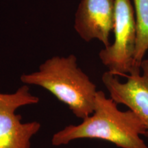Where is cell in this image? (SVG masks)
Returning <instances> with one entry per match:
<instances>
[{
    "mask_svg": "<svg viewBox=\"0 0 148 148\" xmlns=\"http://www.w3.org/2000/svg\"><path fill=\"white\" fill-rule=\"evenodd\" d=\"M39 98L32 95L26 84L12 93L0 92V148H30L31 140L41 125L34 121L23 123L18 108L37 104Z\"/></svg>",
    "mask_w": 148,
    "mask_h": 148,
    "instance_id": "obj_4",
    "label": "cell"
},
{
    "mask_svg": "<svg viewBox=\"0 0 148 148\" xmlns=\"http://www.w3.org/2000/svg\"><path fill=\"white\" fill-rule=\"evenodd\" d=\"M20 79L48 90L79 119H86L93 112L96 86L77 66L75 56H53L40 64L38 71L23 74Z\"/></svg>",
    "mask_w": 148,
    "mask_h": 148,
    "instance_id": "obj_2",
    "label": "cell"
},
{
    "mask_svg": "<svg viewBox=\"0 0 148 148\" xmlns=\"http://www.w3.org/2000/svg\"><path fill=\"white\" fill-rule=\"evenodd\" d=\"M126 82H120L118 76L108 71L101 77L110 98L117 103L126 106L140 118L147 129L148 136V60H143L140 69L128 75Z\"/></svg>",
    "mask_w": 148,
    "mask_h": 148,
    "instance_id": "obj_5",
    "label": "cell"
},
{
    "mask_svg": "<svg viewBox=\"0 0 148 148\" xmlns=\"http://www.w3.org/2000/svg\"><path fill=\"white\" fill-rule=\"evenodd\" d=\"M136 24L134 67L140 69L148 51V0H132Z\"/></svg>",
    "mask_w": 148,
    "mask_h": 148,
    "instance_id": "obj_7",
    "label": "cell"
},
{
    "mask_svg": "<svg viewBox=\"0 0 148 148\" xmlns=\"http://www.w3.org/2000/svg\"><path fill=\"white\" fill-rule=\"evenodd\" d=\"M147 134L144 123L129 110H120L117 103L97 90L93 112L78 125H69L53 134V146L67 145L82 138L100 139L121 148H148L140 138Z\"/></svg>",
    "mask_w": 148,
    "mask_h": 148,
    "instance_id": "obj_1",
    "label": "cell"
},
{
    "mask_svg": "<svg viewBox=\"0 0 148 148\" xmlns=\"http://www.w3.org/2000/svg\"><path fill=\"white\" fill-rule=\"evenodd\" d=\"M114 11L115 0H82L75 13L74 28L85 41L97 39L108 47Z\"/></svg>",
    "mask_w": 148,
    "mask_h": 148,
    "instance_id": "obj_6",
    "label": "cell"
},
{
    "mask_svg": "<svg viewBox=\"0 0 148 148\" xmlns=\"http://www.w3.org/2000/svg\"><path fill=\"white\" fill-rule=\"evenodd\" d=\"M114 40L99 53L101 62L114 75L125 76L134 70L136 24L131 0H115Z\"/></svg>",
    "mask_w": 148,
    "mask_h": 148,
    "instance_id": "obj_3",
    "label": "cell"
}]
</instances>
